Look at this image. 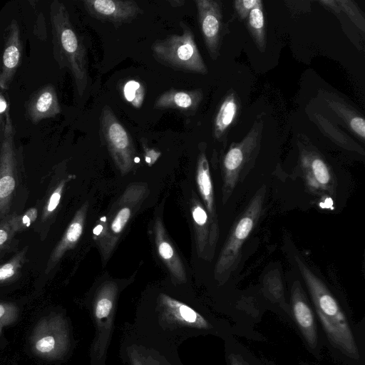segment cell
<instances>
[{
  "label": "cell",
  "mask_w": 365,
  "mask_h": 365,
  "mask_svg": "<svg viewBox=\"0 0 365 365\" xmlns=\"http://www.w3.org/2000/svg\"><path fill=\"white\" fill-rule=\"evenodd\" d=\"M153 237L158 254L166 265L172 277L179 283L187 281V274L180 257L166 232L160 216H155L153 222Z\"/></svg>",
  "instance_id": "cell-15"
},
{
  "label": "cell",
  "mask_w": 365,
  "mask_h": 365,
  "mask_svg": "<svg viewBox=\"0 0 365 365\" xmlns=\"http://www.w3.org/2000/svg\"><path fill=\"white\" fill-rule=\"evenodd\" d=\"M74 177V175H68L61 179L47 197L43 206L41 217L43 225L46 226L47 223L51 222L53 220L61 203L66 184Z\"/></svg>",
  "instance_id": "cell-27"
},
{
  "label": "cell",
  "mask_w": 365,
  "mask_h": 365,
  "mask_svg": "<svg viewBox=\"0 0 365 365\" xmlns=\"http://www.w3.org/2000/svg\"><path fill=\"white\" fill-rule=\"evenodd\" d=\"M27 250L28 247H24L9 260L0 264V284L11 282L19 277L26 261Z\"/></svg>",
  "instance_id": "cell-28"
},
{
  "label": "cell",
  "mask_w": 365,
  "mask_h": 365,
  "mask_svg": "<svg viewBox=\"0 0 365 365\" xmlns=\"http://www.w3.org/2000/svg\"><path fill=\"white\" fill-rule=\"evenodd\" d=\"M69 344L66 322L58 314H50L41 319L31 334L32 351L43 359L61 358L66 353Z\"/></svg>",
  "instance_id": "cell-8"
},
{
  "label": "cell",
  "mask_w": 365,
  "mask_h": 365,
  "mask_svg": "<svg viewBox=\"0 0 365 365\" xmlns=\"http://www.w3.org/2000/svg\"><path fill=\"white\" fill-rule=\"evenodd\" d=\"M149 194L148 185L133 182L127 186L111 209L100 220L97 243L103 264L112 255L126 226Z\"/></svg>",
  "instance_id": "cell-3"
},
{
  "label": "cell",
  "mask_w": 365,
  "mask_h": 365,
  "mask_svg": "<svg viewBox=\"0 0 365 365\" xmlns=\"http://www.w3.org/2000/svg\"><path fill=\"white\" fill-rule=\"evenodd\" d=\"M257 0H235L233 6L240 20L247 19L251 10L254 8Z\"/></svg>",
  "instance_id": "cell-34"
},
{
  "label": "cell",
  "mask_w": 365,
  "mask_h": 365,
  "mask_svg": "<svg viewBox=\"0 0 365 365\" xmlns=\"http://www.w3.org/2000/svg\"><path fill=\"white\" fill-rule=\"evenodd\" d=\"M292 311L296 322L307 344L312 349L317 344V329L314 316L299 281L292 292Z\"/></svg>",
  "instance_id": "cell-18"
},
{
  "label": "cell",
  "mask_w": 365,
  "mask_h": 365,
  "mask_svg": "<svg viewBox=\"0 0 365 365\" xmlns=\"http://www.w3.org/2000/svg\"><path fill=\"white\" fill-rule=\"evenodd\" d=\"M336 1L340 12L344 13L361 31L364 32V15L356 2L351 0H336Z\"/></svg>",
  "instance_id": "cell-30"
},
{
  "label": "cell",
  "mask_w": 365,
  "mask_h": 365,
  "mask_svg": "<svg viewBox=\"0 0 365 365\" xmlns=\"http://www.w3.org/2000/svg\"><path fill=\"white\" fill-rule=\"evenodd\" d=\"M9 221V215L0 220V255L11 245L15 235Z\"/></svg>",
  "instance_id": "cell-33"
},
{
  "label": "cell",
  "mask_w": 365,
  "mask_h": 365,
  "mask_svg": "<svg viewBox=\"0 0 365 365\" xmlns=\"http://www.w3.org/2000/svg\"><path fill=\"white\" fill-rule=\"evenodd\" d=\"M9 106L5 96L0 91V139L3 134L4 124L6 112Z\"/></svg>",
  "instance_id": "cell-36"
},
{
  "label": "cell",
  "mask_w": 365,
  "mask_h": 365,
  "mask_svg": "<svg viewBox=\"0 0 365 365\" xmlns=\"http://www.w3.org/2000/svg\"><path fill=\"white\" fill-rule=\"evenodd\" d=\"M131 361L133 365H150L149 364L148 360L145 361L142 356H138L135 354H133Z\"/></svg>",
  "instance_id": "cell-38"
},
{
  "label": "cell",
  "mask_w": 365,
  "mask_h": 365,
  "mask_svg": "<svg viewBox=\"0 0 365 365\" xmlns=\"http://www.w3.org/2000/svg\"><path fill=\"white\" fill-rule=\"evenodd\" d=\"M314 121L321 132L343 148L364 155V149L336 125L320 113L313 114Z\"/></svg>",
  "instance_id": "cell-25"
},
{
  "label": "cell",
  "mask_w": 365,
  "mask_h": 365,
  "mask_svg": "<svg viewBox=\"0 0 365 365\" xmlns=\"http://www.w3.org/2000/svg\"><path fill=\"white\" fill-rule=\"evenodd\" d=\"M202 99L203 92L200 88L193 90L171 88L156 98L154 108L176 110L185 114L192 115L197 110Z\"/></svg>",
  "instance_id": "cell-21"
},
{
  "label": "cell",
  "mask_w": 365,
  "mask_h": 365,
  "mask_svg": "<svg viewBox=\"0 0 365 365\" xmlns=\"http://www.w3.org/2000/svg\"><path fill=\"white\" fill-rule=\"evenodd\" d=\"M180 26L182 34L170 35L152 44L153 56L161 64L175 70L207 73V67L195 43L192 31L183 21Z\"/></svg>",
  "instance_id": "cell-5"
},
{
  "label": "cell",
  "mask_w": 365,
  "mask_h": 365,
  "mask_svg": "<svg viewBox=\"0 0 365 365\" xmlns=\"http://www.w3.org/2000/svg\"><path fill=\"white\" fill-rule=\"evenodd\" d=\"M141 145L143 150L145 162L151 166L160 156V152L151 148L148 146L147 140L144 138H141Z\"/></svg>",
  "instance_id": "cell-35"
},
{
  "label": "cell",
  "mask_w": 365,
  "mask_h": 365,
  "mask_svg": "<svg viewBox=\"0 0 365 365\" xmlns=\"http://www.w3.org/2000/svg\"><path fill=\"white\" fill-rule=\"evenodd\" d=\"M230 365H250L241 355L232 354L229 356Z\"/></svg>",
  "instance_id": "cell-37"
},
{
  "label": "cell",
  "mask_w": 365,
  "mask_h": 365,
  "mask_svg": "<svg viewBox=\"0 0 365 365\" xmlns=\"http://www.w3.org/2000/svg\"><path fill=\"white\" fill-rule=\"evenodd\" d=\"M248 31L260 52L266 48L265 21L263 1L257 0L247 19Z\"/></svg>",
  "instance_id": "cell-26"
},
{
  "label": "cell",
  "mask_w": 365,
  "mask_h": 365,
  "mask_svg": "<svg viewBox=\"0 0 365 365\" xmlns=\"http://www.w3.org/2000/svg\"><path fill=\"white\" fill-rule=\"evenodd\" d=\"M159 304L165 317L180 325L208 329V322L187 304L165 294L159 296Z\"/></svg>",
  "instance_id": "cell-22"
},
{
  "label": "cell",
  "mask_w": 365,
  "mask_h": 365,
  "mask_svg": "<svg viewBox=\"0 0 365 365\" xmlns=\"http://www.w3.org/2000/svg\"><path fill=\"white\" fill-rule=\"evenodd\" d=\"M264 119L257 117L246 135L237 143L233 142L222 156V201L225 204L245 171L254 164L261 147Z\"/></svg>",
  "instance_id": "cell-4"
},
{
  "label": "cell",
  "mask_w": 365,
  "mask_h": 365,
  "mask_svg": "<svg viewBox=\"0 0 365 365\" xmlns=\"http://www.w3.org/2000/svg\"><path fill=\"white\" fill-rule=\"evenodd\" d=\"M117 292L118 287L113 282H106L99 288L93 305L95 319L99 327L110 324Z\"/></svg>",
  "instance_id": "cell-24"
},
{
  "label": "cell",
  "mask_w": 365,
  "mask_h": 365,
  "mask_svg": "<svg viewBox=\"0 0 365 365\" xmlns=\"http://www.w3.org/2000/svg\"><path fill=\"white\" fill-rule=\"evenodd\" d=\"M88 210V202H86L75 213L62 237L50 255L45 269L46 274L52 271L65 253L73 249L79 241L83 232Z\"/></svg>",
  "instance_id": "cell-19"
},
{
  "label": "cell",
  "mask_w": 365,
  "mask_h": 365,
  "mask_svg": "<svg viewBox=\"0 0 365 365\" xmlns=\"http://www.w3.org/2000/svg\"><path fill=\"white\" fill-rule=\"evenodd\" d=\"M196 182L202 203L209 215L212 229L219 236L220 228L209 162L203 147L200 148L196 166Z\"/></svg>",
  "instance_id": "cell-16"
},
{
  "label": "cell",
  "mask_w": 365,
  "mask_h": 365,
  "mask_svg": "<svg viewBox=\"0 0 365 365\" xmlns=\"http://www.w3.org/2000/svg\"><path fill=\"white\" fill-rule=\"evenodd\" d=\"M121 91L124 99L133 108H141L145 96V88L144 85L135 79H129L121 86Z\"/></svg>",
  "instance_id": "cell-29"
},
{
  "label": "cell",
  "mask_w": 365,
  "mask_h": 365,
  "mask_svg": "<svg viewBox=\"0 0 365 365\" xmlns=\"http://www.w3.org/2000/svg\"><path fill=\"white\" fill-rule=\"evenodd\" d=\"M319 94L343 124L364 143L365 120L361 113L334 93L321 90L319 91Z\"/></svg>",
  "instance_id": "cell-20"
},
{
  "label": "cell",
  "mask_w": 365,
  "mask_h": 365,
  "mask_svg": "<svg viewBox=\"0 0 365 365\" xmlns=\"http://www.w3.org/2000/svg\"><path fill=\"white\" fill-rule=\"evenodd\" d=\"M241 102L237 93L230 89L220 102L213 119L212 136L222 140L237 121L241 113Z\"/></svg>",
  "instance_id": "cell-23"
},
{
  "label": "cell",
  "mask_w": 365,
  "mask_h": 365,
  "mask_svg": "<svg viewBox=\"0 0 365 365\" xmlns=\"http://www.w3.org/2000/svg\"><path fill=\"white\" fill-rule=\"evenodd\" d=\"M61 112L57 93L52 84L45 85L36 91L26 105V115L33 124L53 118Z\"/></svg>",
  "instance_id": "cell-17"
},
{
  "label": "cell",
  "mask_w": 365,
  "mask_h": 365,
  "mask_svg": "<svg viewBox=\"0 0 365 365\" xmlns=\"http://www.w3.org/2000/svg\"><path fill=\"white\" fill-rule=\"evenodd\" d=\"M19 316V309L13 303L0 302V335L4 327L12 324Z\"/></svg>",
  "instance_id": "cell-32"
},
{
  "label": "cell",
  "mask_w": 365,
  "mask_h": 365,
  "mask_svg": "<svg viewBox=\"0 0 365 365\" xmlns=\"http://www.w3.org/2000/svg\"><path fill=\"white\" fill-rule=\"evenodd\" d=\"M22 59V43L18 22L12 20L4 34V45L0 61V88L8 90Z\"/></svg>",
  "instance_id": "cell-14"
},
{
  "label": "cell",
  "mask_w": 365,
  "mask_h": 365,
  "mask_svg": "<svg viewBox=\"0 0 365 365\" xmlns=\"http://www.w3.org/2000/svg\"><path fill=\"white\" fill-rule=\"evenodd\" d=\"M15 130L9 110L5 116L0 145V220L9 214L17 187Z\"/></svg>",
  "instance_id": "cell-9"
},
{
  "label": "cell",
  "mask_w": 365,
  "mask_h": 365,
  "mask_svg": "<svg viewBox=\"0 0 365 365\" xmlns=\"http://www.w3.org/2000/svg\"><path fill=\"white\" fill-rule=\"evenodd\" d=\"M299 165L309 190L317 195H335L336 182L333 170L318 150L299 147Z\"/></svg>",
  "instance_id": "cell-10"
},
{
  "label": "cell",
  "mask_w": 365,
  "mask_h": 365,
  "mask_svg": "<svg viewBox=\"0 0 365 365\" xmlns=\"http://www.w3.org/2000/svg\"><path fill=\"white\" fill-rule=\"evenodd\" d=\"M190 209L193 224L197 254L199 257L210 260L212 259L219 239L201 200L192 190Z\"/></svg>",
  "instance_id": "cell-13"
},
{
  "label": "cell",
  "mask_w": 365,
  "mask_h": 365,
  "mask_svg": "<svg viewBox=\"0 0 365 365\" xmlns=\"http://www.w3.org/2000/svg\"><path fill=\"white\" fill-rule=\"evenodd\" d=\"M87 12L93 18L112 24L115 28L131 22L143 10L133 0H83Z\"/></svg>",
  "instance_id": "cell-12"
},
{
  "label": "cell",
  "mask_w": 365,
  "mask_h": 365,
  "mask_svg": "<svg viewBox=\"0 0 365 365\" xmlns=\"http://www.w3.org/2000/svg\"><path fill=\"white\" fill-rule=\"evenodd\" d=\"M99 135L116 168L122 175L128 174L135 163V151L128 131L106 105L100 115Z\"/></svg>",
  "instance_id": "cell-7"
},
{
  "label": "cell",
  "mask_w": 365,
  "mask_h": 365,
  "mask_svg": "<svg viewBox=\"0 0 365 365\" xmlns=\"http://www.w3.org/2000/svg\"><path fill=\"white\" fill-rule=\"evenodd\" d=\"M200 31L207 51L212 60L220 56L223 34L222 3L217 0L195 1Z\"/></svg>",
  "instance_id": "cell-11"
},
{
  "label": "cell",
  "mask_w": 365,
  "mask_h": 365,
  "mask_svg": "<svg viewBox=\"0 0 365 365\" xmlns=\"http://www.w3.org/2000/svg\"><path fill=\"white\" fill-rule=\"evenodd\" d=\"M38 210L32 207L20 215H9L11 226L16 234L29 228L37 219Z\"/></svg>",
  "instance_id": "cell-31"
},
{
  "label": "cell",
  "mask_w": 365,
  "mask_h": 365,
  "mask_svg": "<svg viewBox=\"0 0 365 365\" xmlns=\"http://www.w3.org/2000/svg\"><path fill=\"white\" fill-rule=\"evenodd\" d=\"M168 3L172 7L177 8L182 6L185 1L184 0H168Z\"/></svg>",
  "instance_id": "cell-39"
},
{
  "label": "cell",
  "mask_w": 365,
  "mask_h": 365,
  "mask_svg": "<svg viewBox=\"0 0 365 365\" xmlns=\"http://www.w3.org/2000/svg\"><path fill=\"white\" fill-rule=\"evenodd\" d=\"M295 260L329 341L346 356L358 359L359 353L356 340L336 299L324 282L298 256Z\"/></svg>",
  "instance_id": "cell-1"
},
{
  "label": "cell",
  "mask_w": 365,
  "mask_h": 365,
  "mask_svg": "<svg viewBox=\"0 0 365 365\" xmlns=\"http://www.w3.org/2000/svg\"><path fill=\"white\" fill-rule=\"evenodd\" d=\"M265 193L262 186L234 222L215 264L216 279L228 276L238 263L242 247L261 215Z\"/></svg>",
  "instance_id": "cell-6"
},
{
  "label": "cell",
  "mask_w": 365,
  "mask_h": 365,
  "mask_svg": "<svg viewBox=\"0 0 365 365\" xmlns=\"http://www.w3.org/2000/svg\"><path fill=\"white\" fill-rule=\"evenodd\" d=\"M50 21L54 58L60 68L71 72L77 92L82 96L89 81L87 51L66 6L58 0L51 4Z\"/></svg>",
  "instance_id": "cell-2"
}]
</instances>
